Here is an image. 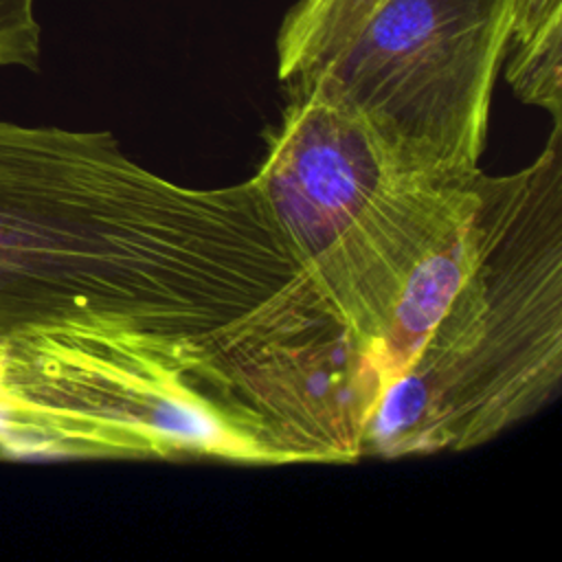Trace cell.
<instances>
[{
    "mask_svg": "<svg viewBox=\"0 0 562 562\" xmlns=\"http://www.w3.org/2000/svg\"><path fill=\"white\" fill-rule=\"evenodd\" d=\"M310 277L248 178L191 189L110 132L0 121V342H103L233 422L292 375Z\"/></svg>",
    "mask_w": 562,
    "mask_h": 562,
    "instance_id": "1",
    "label": "cell"
},
{
    "mask_svg": "<svg viewBox=\"0 0 562 562\" xmlns=\"http://www.w3.org/2000/svg\"><path fill=\"white\" fill-rule=\"evenodd\" d=\"M446 290L380 391L362 457L483 446L533 417L562 382V125L507 176L476 173Z\"/></svg>",
    "mask_w": 562,
    "mask_h": 562,
    "instance_id": "2",
    "label": "cell"
},
{
    "mask_svg": "<svg viewBox=\"0 0 562 562\" xmlns=\"http://www.w3.org/2000/svg\"><path fill=\"white\" fill-rule=\"evenodd\" d=\"M283 90L285 108L250 180L340 312L375 384V351L402 288L452 226L481 169L450 176L417 160L318 83Z\"/></svg>",
    "mask_w": 562,
    "mask_h": 562,
    "instance_id": "3",
    "label": "cell"
},
{
    "mask_svg": "<svg viewBox=\"0 0 562 562\" xmlns=\"http://www.w3.org/2000/svg\"><path fill=\"white\" fill-rule=\"evenodd\" d=\"M514 0H384L323 64L318 83L386 140L450 173H476Z\"/></svg>",
    "mask_w": 562,
    "mask_h": 562,
    "instance_id": "4",
    "label": "cell"
},
{
    "mask_svg": "<svg viewBox=\"0 0 562 562\" xmlns=\"http://www.w3.org/2000/svg\"><path fill=\"white\" fill-rule=\"evenodd\" d=\"M503 66L514 94L562 125V0H514Z\"/></svg>",
    "mask_w": 562,
    "mask_h": 562,
    "instance_id": "5",
    "label": "cell"
},
{
    "mask_svg": "<svg viewBox=\"0 0 562 562\" xmlns=\"http://www.w3.org/2000/svg\"><path fill=\"white\" fill-rule=\"evenodd\" d=\"M384 0H296L277 37V77L294 83L323 64Z\"/></svg>",
    "mask_w": 562,
    "mask_h": 562,
    "instance_id": "6",
    "label": "cell"
},
{
    "mask_svg": "<svg viewBox=\"0 0 562 562\" xmlns=\"http://www.w3.org/2000/svg\"><path fill=\"white\" fill-rule=\"evenodd\" d=\"M42 26L35 0H0V68L40 70Z\"/></svg>",
    "mask_w": 562,
    "mask_h": 562,
    "instance_id": "7",
    "label": "cell"
}]
</instances>
